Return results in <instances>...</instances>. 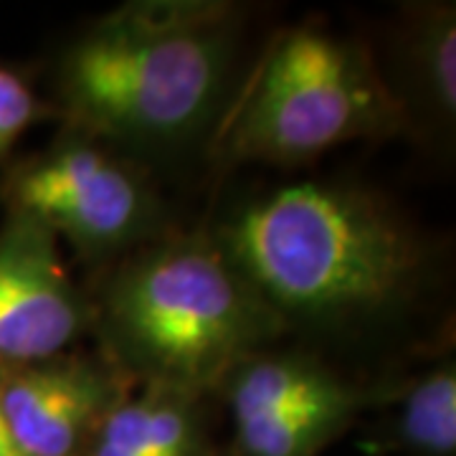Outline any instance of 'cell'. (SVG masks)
Returning a JSON list of instances; mask_svg holds the SVG:
<instances>
[{"label":"cell","instance_id":"cell-6","mask_svg":"<svg viewBox=\"0 0 456 456\" xmlns=\"http://www.w3.org/2000/svg\"><path fill=\"white\" fill-rule=\"evenodd\" d=\"M386 383H360L305 347L272 345L221 380L233 424V456H317L368 408L383 406Z\"/></svg>","mask_w":456,"mask_h":456},{"label":"cell","instance_id":"cell-3","mask_svg":"<svg viewBox=\"0 0 456 456\" xmlns=\"http://www.w3.org/2000/svg\"><path fill=\"white\" fill-rule=\"evenodd\" d=\"M97 350L134 386L213 395L239 362L289 335L211 228H173L86 289Z\"/></svg>","mask_w":456,"mask_h":456},{"label":"cell","instance_id":"cell-8","mask_svg":"<svg viewBox=\"0 0 456 456\" xmlns=\"http://www.w3.org/2000/svg\"><path fill=\"white\" fill-rule=\"evenodd\" d=\"M134 388L99 350L74 347L0 373V413L20 456H84Z\"/></svg>","mask_w":456,"mask_h":456},{"label":"cell","instance_id":"cell-11","mask_svg":"<svg viewBox=\"0 0 456 456\" xmlns=\"http://www.w3.org/2000/svg\"><path fill=\"white\" fill-rule=\"evenodd\" d=\"M393 406L388 439L408 456H454L456 449V362L441 350L403 383L388 380L386 401Z\"/></svg>","mask_w":456,"mask_h":456},{"label":"cell","instance_id":"cell-9","mask_svg":"<svg viewBox=\"0 0 456 456\" xmlns=\"http://www.w3.org/2000/svg\"><path fill=\"white\" fill-rule=\"evenodd\" d=\"M370 51L398 110L403 137L426 155H452L456 134L454 3L419 0L398 5L380 41H370Z\"/></svg>","mask_w":456,"mask_h":456},{"label":"cell","instance_id":"cell-4","mask_svg":"<svg viewBox=\"0 0 456 456\" xmlns=\"http://www.w3.org/2000/svg\"><path fill=\"white\" fill-rule=\"evenodd\" d=\"M393 137L403 127L370 41L310 18L266 44L203 152L226 175L241 165H310L345 142Z\"/></svg>","mask_w":456,"mask_h":456},{"label":"cell","instance_id":"cell-12","mask_svg":"<svg viewBox=\"0 0 456 456\" xmlns=\"http://www.w3.org/2000/svg\"><path fill=\"white\" fill-rule=\"evenodd\" d=\"M51 117V104L36 94L28 79L13 66L0 64V158L13 150L31 125Z\"/></svg>","mask_w":456,"mask_h":456},{"label":"cell","instance_id":"cell-13","mask_svg":"<svg viewBox=\"0 0 456 456\" xmlns=\"http://www.w3.org/2000/svg\"><path fill=\"white\" fill-rule=\"evenodd\" d=\"M0 456H20V452L16 449V444L11 439V431L3 421V413H0Z\"/></svg>","mask_w":456,"mask_h":456},{"label":"cell","instance_id":"cell-1","mask_svg":"<svg viewBox=\"0 0 456 456\" xmlns=\"http://www.w3.org/2000/svg\"><path fill=\"white\" fill-rule=\"evenodd\" d=\"M208 228L289 332L388 327L436 277L424 231L388 198L353 183H287Z\"/></svg>","mask_w":456,"mask_h":456},{"label":"cell","instance_id":"cell-7","mask_svg":"<svg viewBox=\"0 0 456 456\" xmlns=\"http://www.w3.org/2000/svg\"><path fill=\"white\" fill-rule=\"evenodd\" d=\"M92 305L49 228L8 213L0 226V373L79 347Z\"/></svg>","mask_w":456,"mask_h":456},{"label":"cell","instance_id":"cell-2","mask_svg":"<svg viewBox=\"0 0 456 456\" xmlns=\"http://www.w3.org/2000/svg\"><path fill=\"white\" fill-rule=\"evenodd\" d=\"M246 13L228 0H130L89 20L56 56L53 119L152 173L206 150L239 84Z\"/></svg>","mask_w":456,"mask_h":456},{"label":"cell","instance_id":"cell-10","mask_svg":"<svg viewBox=\"0 0 456 456\" xmlns=\"http://www.w3.org/2000/svg\"><path fill=\"white\" fill-rule=\"evenodd\" d=\"M208 398L137 386L107 413L84 456H213Z\"/></svg>","mask_w":456,"mask_h":456},{"label":"cell","instance_id":"cell-5","mask_svg":"<svg viewBox=\"0 0 456 456\" xmlns=\"http://www.w3.org/2000/svg\"><path fill=\"white\" fill-rule=\"evenodd\" d=\"M0 198L5 211L49 228L99 272L175 228L150 167L64 125L5 173Z\"/></svg>","mask_w":456,"mask_h":456}]
</instances>
